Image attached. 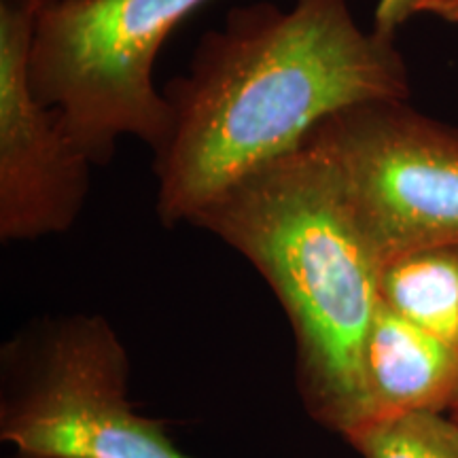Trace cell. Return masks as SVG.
I'll return each instance as SVG.
<instances>
[{
    "mask_svg": "<svg viewBox=\"0 0 458 458\" xmlns=\"http://www.w3.org/2000/svg\"><path fill=\"white\" fill-rule=\"evenodd\" d=\"M408 94L393 37L365 32L346 0L232 9L164 91L172 130L153 162L159 221L191 223L233 182L306 145L334 114Z\"/></svg>",
    "mask_w": 458,
    "mask_h": 458,
    "instance_id": "1",
    "label": "cell"
},
{
    "mask_svg": "<svg viewBox=\"0 0 458 458\" xmlns=\"http://www.w3.org/2000/svg\"><path fill=\"white\" fill-rule=\"evenodd\" d=\"M191 225L236 249L272 286L293 327L308 414L342 437L368 420L363 348L382 263L327 153L306 140L233 182Z\"/></svg>",
    "mask_w": 458,
    "mask_h": 458,
    "instance_id": "2",
    "label": "cell"
},
{
    "mask_svg": "<svg viewBox=\"0 0 458 458\" xmlns=\"http://www.w3.org/2000/svg\"><path fill=\"white\" fill-rule=\"evenodd\" d=\"M208 0H68L38 9L30 43V83L55 108L94 165L134 136L157 153L172 108L153 81L170 32Z\"/></svg>",
    "mask_w": 458,
    "mask_h": 458,
    "instance_id": "3",
    "label": "cell"
},
{
    "mask_svg": "<svg viewBox=\"0 0 458 458\" xmlns=\"http://www.w3.org/2000/svg\"><path fill=\"white\" fill-rule=\"evenodd\" d=\"M0 439L17 458H191L128 397L130 359L102 317L60 318L11 344Z\"/></svg>",
    "mask_w": 458,
    "mask_h": 458,
    "instance_id": "4",
    "label": "cell"
},
{
    "mask_svg": "<svg viewBox=\"0 0 458 458\" xmlns=\"http://www.w3.org/2000/svg\"><path fill=\"white\" fill-rule=\"evenodd\" d=\"M377 259L458 244V131L403 100L368 102L312 131Z\"/></svg>",
    "mask_w": 458,
    "mask_h": 458,
    "instance_id": "5",
    "label": "cell"
},
{
    "mask_svg": "<svg viewBox=\"0 0 458 458\" xmlns=\"http://www.w3.org/2000/svg\"><path fill=\"white\" fill-rule=\"evenodd\" d=\"M37 11L0 0V240L64 233L88 198L91 159L30 83Z\"/></svg>",
    "mask_w": 458,
    "mask_h": 458,
    "instance_id": "6",
    "label": "cell"
},
{
    "mask_svg": "<svg viewBox=\"0 0 458 458\" xmlns=\"http://www.w3.org/2000/svg\"><path fill=\"white\" fill-rule=\"evenodd\" d=\"M363 388L369 418L450 410L458 393V348L380 301L363 348Z\"/></svg>",
    "mask_w": 458,
    "mask_h": 458,
    "instance_id": "7",
    "label": "cell"
},
{
    "mask_svg": "<svg viewBox=\"0 0 458 458\" xmlns=\"http://www.w3.org/2000/svg\"><path fill=\"white\" fill-rule=\"evenodd\" d=\"M380 301L458 348V244L411 250L382 263Z\"/></svg>",
    "mask_w": 458,
    "mask_h": 458,
    "instance_id": "8",
    "label": "cell"
},
{
    "mask_svg": "<svg viewBox=\"0 0 458 458\" xmlns=\"http://www.w3.org/2000/svg\"><path fill=\"white\" fill-rule=\"evenodd\" d=\"M344 439L363 458H458V425L444 411L376 416Z\"/></svg>",
    "mask_w": 458,
    "mask_h": 458,
    "instance_id": "9",
    "label": "cell"
},
{
    "mask_svg": "<svg viewBox=\"0 0 458 458\" xmlns=\"http://www.w3.org/2000/svg\"><path fill=\"white\" fill-rule=\"evenodd\" d=\"M418 0H377L376 4V32L393 37L401 24L416 15Z\"/></svg>",
    "mask_w": 458,
    "mask_h": 458,
    "instance_id": "10",
    "label": "cell"
},
{
    "mask_svg": "<svg viewBox=\"0 0 458 458\" xmlns=\"http://www.w3.org/2000/svg\"><path fill=\"white\" fill-rule=\"evenodd\" d=\"M416 13L433 15L450 24H458V0H418Z\"/></svg>",
    "mask_w": 458,
    "mask_h": 458,
    "instance_id": "11",
    "label": "cell"
},
{
    "mask_svg": "<svg viewBox=\"0 0 458 458\" xmlns=\"http://www.w3.org/2000/svg\"><path fill=\"white\" fill-rule=\"evenodd\" d=\"M4 3H13V4H20V7H26V9H45V7H51V4H60V3H68V0H4Z\"/></svg>",
    "mask_w": 458,
    "mask_h": 458,
    "instance_id": "12",
    "label": "cell"
},
{
    "mask_svg": "<svg viewBox=\"0 0 458 458\" xmlns=\"http://www.w3.org/2000/svg\"><path fill=\"white\" fill-rule=\"evenodd\" d=\"M450 416H452V420L456 422L458 425V393H456V397H454V401H452V405H450Z\"/></svg>",
    "mask_w": 458,
    "mask_h": 458,
    "instance_id": "13",
    "label": "cell"
}]
</instances>
